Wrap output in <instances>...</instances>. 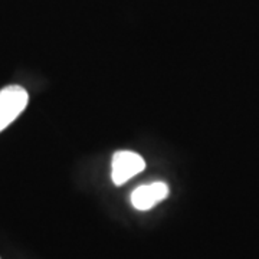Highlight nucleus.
Masks as SVG:
<instances>
[{"label":"nucleus","instance_id":"obj_1","mask_svg":"<svg viewBox=\"0 0 259 259\" xmlns=\"http://www.w3.org/2000/svg\"><path fill=\"white\" fill-rule=\"evenodd\" d=\"M28 102V91L20 85H9L0 90V133L25 111Z\"/></svg>","mask_w":259,"mask_h":259},{"label":"nucleus","instance_id":"obj_2","mask_svg":"<svg viewBox=\"0 0 259 259\" xmlns=\"http://www.w3.org/2000/svg\"><path fill=\"white\" fill-rule=\"evenodd\" d=\"M146 168V161L134 151H117L112 157V182L117 186L124 185L131 177Z\"/></svg>","mask_w":259,"mask_h":259},{"label":"nucleus","instance_id":"obj_3","mask_svg":"<svg viewBox=\"0 0 259 259\" xmlns=\"http://www.w3.org/2000/svg\"><path fill=\"white\" fill-rule=\"evenodd\" d=\"M168 196V187L163 182L140 186L131 194V203L139 210H148Z\"/></svg>","mask_w":259,"mask_h":259}]
</instances>
